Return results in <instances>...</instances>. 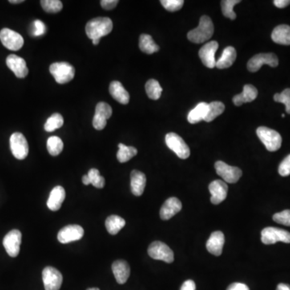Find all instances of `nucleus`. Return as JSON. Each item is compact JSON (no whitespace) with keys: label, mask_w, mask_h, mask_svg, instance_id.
Listing matches in <instances>:
<instances>
[{"label":"nucleus","mask_w":290,"mask_h":290,"mask_svg":"<svg viewBox=\"0 0 290 290\" xmlns=\"http://www.w3.org/2000/svg\"><path fill=\"white\" fill-rule=\"evenodd\" d=\"M0 41L5 47L13 51L20 50L25 43L24 38L21 34L9 29H3L1 30Z\"/></svg>","instance_id":"9d476101"},{"label":"nucleus","mask_w":290,"mask_h":290,"mask_svg":"<svg viewBox=\"0 0 290 290\" xmlns=\"http://www.w3.org/2000/svg\"><path fill=\"white\" fill-rule=\"evenodd\" d=\"M276 290H290V285L284 283H280L276 287Z\"/></svg>","instance_id":"8fccbe9b"},{"label":"nucleus","mask_w":290,"mask_h":290,"mask_svg":"<svg viewBox=\"0 0 290 290\" xmlns=\"http://www.w3.org/2000/svg\"><path fill=\"white\" fill-rule=\"evenodd\" d=\"M279 64L277 57L274 53H259L251 57L247 62V70L250 72L258 71L263 65H268L271 67H276Z\"/></svg>","instance_id":"1a4fd4ad"},{"label":"nucleus","mask_w":290,"mask_h":290,"mask_svg":"<svg viewBox=\"0 0 290 290\" xmlns=\"http://www.w3.org/2000/svg\"><path fill=\"white\" fill-rule=\"evenodd\" d=\"M109 91L113 98L121 104L125 105L128 103L130 100V95L120 82L118 81L111 82L109 87Z\"/></svg>","instance_id":"b1692460"},{"label":"nucleus","mask_w":290,"mask_h":290,"mask_svg":"<svg viewBox=\"0 0 290 290\" xmlns=\"http://www.w3.org/2000/svg\"><path fill=\"white\" fill-rule=\"evenodd\" d=\"M126 224L124 219L118 215H110L106 220V230L110 235H117Z\"/></svg>","instance_id":"cd10ccee"},{"label":"nucleus","mask_w":290,"mask_h":290,"mask_svg":"<svg viewBox=\"0 0 290 290\" xmlns=\"http://www.w3.org/2000/svg\"><path fill=\"white\" fill-rule=\"evenodd\" d=\"M237 57V53L235 48L229 46L223 50L220 58L216 62V67L219 69H227L231 67L235 62Z\"/></svg>","instance_id":"a878e982"},{"label":"nucleus","mask_w":290,"mask_h":290,"mask_svg":"<svg viewBox=\"0 0 290 290\" xmlns=\"http://www.w3.org/2000/svg\"><path fill=\"white\" fill-rule=\"evenodd\" d=\"M82 182H83V184L86 185V186H88V185L90 184V178H89L88 175H84V176L82 177Z\"/></svg>","instance_id":"3c124183"},{"label":"nucleus","mask_w":290,"mask_h":290,"mask_svg":"<svg viewBox=\"0 0 290 290\" xmlns=\"http://www.w3.org/2000/svg\"><path fill=\"white\" fill-rule=\"evenodd\" d=\"M64 123V119L62 114L55 113L49 117L45 124V130L47 132H52L57 129L62 127Z\"/></svg>","instance_id":"72a5a7b5"},{"label":"nucleus","mask_w":290,"mask_h":290,"mask_svg":"<svg viewBox=\"0 0 290 290\" xmlns=\"http://www.w3.org/2000/svg\"><path fill=\"white\" fill-rule=\"evenodd\" d=\"M84 230L79 225H68L59 231L57 239L60 243H69L82 239Z\"/></svg>","instance_id":"2eb2a0df"},{"label":"nucleus","mask_w":290,"mask_h":290,"mask_svg":"<svg viewBox=\"0 0 290 290\" xmlns=\"http://www.w3.org/2000/svg\"><path fill=\"white\" fill-rule=\"evenodd\" d=\"M258 95L257 89L252 85H245L243 86V92L235 95L233 98L234 104L235 106H241L243 103L252 102Z\"/></svg>","instance_id":"5701e85b"},{"label":"nucleus","mask_w":290,"mask_h":290,"mask_svg":"<svg viewBox=\"0 0 290 290\" xmlns=\"http://www.w3.org/2000/svg\"><path fill=\"white\" fill-rule=\"evenodd\" d=\"M196 289V285L194 283V280H187L183 283L180 290H195Z\"/></svg>","instance_id":"de8ad7c7"},{"label":"nucleus","mask_w":290,"mask_h":290,"mask_svg":"<svg viewBox=\"0 0 290 290\" xmlns=\"http://www.w3.org/2000/svg\"><path fill=\"white\" fill-rule=\"evenodd\" d=\"M10 147L13 156L17 159L24 160L28 157L29 143L22 133L15 132L11 135Z\"/></svg>","instance_id":"6e6552de"},{"label":"nucleus","mask_w":290,"mask_h":290,"mask_svg":"<svg viewBox=\"0 0 290 290\" xmlns=\"http://www.w3.org/2000/svg\"><path fill=\"white\" fill-rule=\"evenodd\" d=\"M274 222L290 227V210H285L280 213H276L272 216Z\"/></svg>","instance_id":"a19ab883"},{"label":"nucleus","mask_w":290,"mask_h":290,"mask_svg":"<svg viewBox=\"0 0 290 290\" xmlns=\"http://www.w3.org/2000/svg\"><path fill=\"white\" fill-rule=\"evenodd\" d=\"M111 268L116 281L120 284H125L130 276V266L127 262L123 259L116 260L113 263Z\"/></svg>","instance_id":"412c9836"},{"label":"nucleus","mask_w":290,"mask_h":290,"mask_svg":"<svg viewBox=\"0 0 290 290\" xmlns=\"http://www.w3.org/2000/svg\"><path fill=\"white\" fill-rule=\"evenodd\" d=\"M209 190L211 194V202L218 205L227 198L228 186L223 181L215 180L209 185Z\"/></svg>","instance_id":"f3484780"},{"label":"nucleus","mask_w":290,"mask_h":290,"mask_svg":"<svg viewBox=\"0 0 290 290\" xmlns=\"http://www.w3.org/2000/svg\"><path fill=\"white\" fill-rule=\"evenodd\" d=\"M207 110H208V103L204 102L198 103L189 113L188 117H187L189 123L194 124V123H198L202 120H204L207 116Z\"/></svg>","instance_id":"bb28decb"},{"label":"nucleus","mask_w":290,"mask_h":290,"mask_svg":"<svg viewBox=\"0 0 290 290\" xmlns=\"http://www.w3.org/2000/svg\"><path fill=\"white\" fill-rule=\"evenodd\" d=\"M145 90L149 98L153 100H158L162 96V86L157 80H149L145 85Z\"/></svg>","instance_id":"7c9ffc66"},{"label":"nucleus","mask_w":290,"mask_h":290,"mask_svg":"<svg viewBox=\"0 0 290 290\" xmlns=\"http://www.w3.org/2000/svg\"><path fill=\"white\" fill-rule=\"evenodd\" d=\"M113 23L107 17H97L89 21L86 25V33L90 39L100 40L112 31Z\"/></svg>","instance_id":"f257e3e1"},{"label":"nucleus","mask_w":290,"mask_h":290,"mask_svg":"<svg viewBox=\"0 0 290 290\" xmlns=\"http://www.w3.org/2000/svg\"><path fill=\"white\" fill-rule=\"evenodd\" d=\"M56 82L59 84H66L70 82L75 75V69L74 66L67 62H56L52 64L49 67Z\"/></svg>","instance_id":"20e7f679"},{"label":"nucleus","mask_w":290,"mask_h":290,"mask_svg":"<svg viewBox=\"0 0 290 290\" xmlns=\"http://www.w3.org/2000/svg\"><path fill=\"white\" fill-rule=\"evenodd\" d=\"M225 237L222 231H217L213 232L207 240V249L210 253L219 256L223 252Z\"/></svg>","instance_id":"6ab92c4d"},{"label":"nucleus","mask_w":290,"mask_h":290,"mask_svg":"<svg viewBox=\"0 0 290 290\" xmlns=\"http://www.w3.org/2000/svg\"><path fill=\"white\" fill-rule=\"evenodd\" d=\"M225 110V106L223 102H212L208 104V110H207V116L205 118L204 121L209 123L214 120L215 118L223 114Z\"/></svg>","instance_id":"2f4dec72"},{"label":"nucleus","mask_w":290,"mask_h":290,"mask_svg":"<svg viewBox=\"0 0 290 290\" xmlns=\"http://www.w3.org/2000/svg\"><path fill=\"white\" fill-rule=\"evenodd\" d=\"M227 290H250L248 286L243 283H232L228 286Z\"/></svg>","instance_id":"49530a36"},{"label":"nucleus","mask_w":290,"mask_h":290,"mask_svg":"<svg viewBox=\"0 0 290 290\" xmlns=\"http://www.w3.org/2000/svg\"><path fill=\"white\" fill-rule=\"evenodd\" d=\"M106 122H107V119L98 115V114H94V118H93V126L96 130L104 129L106 127Z\"/></svg>","instance_id":"c03bdc74"},{"label":"nucleus","mask_w":290,"mask_h":290,"mask_svg":"<svg viewBox=\"0 0 290 290\" xmlns=\"http://www.w3.org/2000/svg\"><path fill=\"white\" fill-rule=\"evenodd\" d=\"M162 6L169 12H177L180 10L184 5L183 0H162Z\"/></svg>","instance_id":"ea45409f"},{"label":"nucleus","mask_w":290,"mask_h":290,"mask_svg":"<svg viewBox=\"0 0 290 290\" xmlns=\"http://www.w3.org/2000/svg\"><path fill=\"white\" fill-rule=\"evenodd\" d=\"M139 49L143 53L147 54H153L159 51V46L154 42L151 36L148 34H142L139 37Z\"/></svg>","instance_id":"c85d7f7f"},{"label":"nucleus","mask_w":290,"mask_h":290,"mask_svg":"<svg viewBox=\"0 0 290 290\" xmlns=\"http://www.w3.org/2000/svg\"><path fill=\"white\" fill-rule=\"evenodd\" d=\"M66 198L65 189L61 186H57L52 190L48 199L47 206L49 210L53 211H59L62 203Z\"/></svg>","instance_id":"aec40b11"},{"label":"nucleus","mask_w":290,"mask_h":290,"mask_svg":"<svg viewBox=\"0 0 290 290\" xmlns=\"http://www.w3.org/2000/svg\"><path fill=\"white\" fill-rule=\"evenodd\" d=\"M7 66L14 73L17 78H24L29 74L26 62L22 57L15 54H11L7 58Z\"/></svg>","instance_id":"dca6fc26"},{"label":"nucleus","mask_w":290,"mask_h":290,"mask_svg":"<svg viewBox=\"0 0 290 290\" xmlns=\"http://www.w3.org/2000/svg\"><path fill=\"white\" fill-rule=\"evenodd\" d=\"M272 40L279 45H290V26L279 25L272 33Z\"/></svg>","instance_id":"393cba45"},{"label":"nucleus","mask_w":290,"mask_h":290,"mask_svg":"<svg viewBox=\"0 0 290 290\" xmlns=\"http://www.w3.org/2000/svg\"><path fill=\"white\" fill-rule=\"evenodd\" d=\"M146 176L142 172L133 170L131 174V192L135 196H141L146 186Z\"/></svg>","instance_id":"4be33fe9"},{"label":"nucleus","mask_w":290,"mask_h":290,"mask_svg":"<svg viewBox=\"0 0 290 290\" xmlns=\"http://www.w3.org/2000/svg\"><path fill=\"white\" fill-rule=\"evenodd\" d=\"M217 174L227 183H236L242 176V170L235 166H228L225 162H217L215 164Z\"/></svg>","instance_id":"9b49d317"},{"label":"nucleus","mask_w":290,"mask_h":290,"mask_svg":"<svg viewBox=\"0 0 290 290\" xmlns=\"http://www.w3.org/2000/svg\"><path fill=\"white\" fill-rule=\"evenodd\" d=\"M284 116H285V114H282L281 117H283V118H284Z\"/></svg>","instance_id":"6e6d98bb"},{"label":"nucleus","mask_w":290,"mask_h":290,"mask_svg":"<svg viewBox=\"0 0 290 290\" xmlns=\"http://www.w3.org/2000/svg\"><path fill=\"white\" fill-rule=\"evenodd\" d=\"M137 150L131 146H126L123 143H119V151L117 153V159L120 163L128 162L131 158L136 156Z\"/></svg>","instance_id":"c756f323"},{"label":"nucleus","mask_w":290,"mask_h":290,"mask_svg":"<svg viewBox=\"0 0 290 290\" xmlns=\"http://www.w3.org/2000/svg\"><path fill=\"white\" fill-rule=\"evenodd\" d=\"M148 253L153 259L162 260L168 264H170L174 260V251L163 242L155 241L152 243L148 249Z\"/></svg>","instance_id":"0eeeda50"},{"label":"nucleus","mask_w":290,"mask_h":290,"mask_svg":"<svg viewBox=\"0 0 290 290\" xmlns=\"http://www.w3.org/2000/svg\"><path fill=\"white\" fill-rule=\"evenodd\" d=\"M89 178H90V184H92L96 188L102 189L105 186V179L101 176L99 171L96 169H91L88 172Z\"/></svg>","instance_id":"e433bc0d"},{"label":"nucleus","mask_w":290,"mask_h":290,"mask_svg":"<svg viewBox=\"0 0 290 290\" xmlns=\"http://www.w3.org/2000/svg\"><path fill=\"white\" fill-rule=\"evenodd\" d=\"M9 2H10L11 4H21V3H23L24 1H23V0H10Z\"/></svg>","instance_id":"603ef678"},{"label":"nucleus","mask_w":290,"mask_h":290,"mask_svg":"<svg viewBox=\"0 0 290 290\" xmlns=\"http://www.w3.org/2000/svg\"><path fill=\"white\" fill-rule=\"evenodd\" d=\"M86 290H100V289H99V288H88V289H86Z\"/></svg>","instance_id":"5fc2aeb1"},{"label":"nucleus","mask_w":290,"mask_h":290,"mask_svg":"<svg viewBox=\"0 0 290 290\" xmlns=\"http://www.w3.org/2000/svg\"><path fill=\"white\" fill-rule=\"evenodd\" d=\"M98 43H99V40H93V44H94V45H98Z\"/></svg>","instance_id":"864d4df0"},{"label":"nucleus","mask_w":290,"mask_h":290,"mask_svg":"<svg viewBox=\"0 0 290 290\" xmlns=\"http://www.w3.org/2000/svg\"><path fill=\"white\" fill-rule=\"evenodd\" d=\"M214 25L210 17L202 16L196 29L189 32L187 37L191 42L201 44L211 39L214 34Z\"/></svg>","instance_id":"f03ea898"},{"label":"nucleus","mask_w":290,"mask_h":290,"mask_svg":"<svg viewBox=\"0 0 290 290\" xmlns=\"http://www.w3.org/2000/svg\"><path fill=\"white\" fill-rule=\"evenodd\" d=\"M219 48V44L215 41H211L203 45L198 52L199 57L205 66L210 69L216 67L215 53Z\"/></svg>","instance_id":"4468645a"},{"label":"nucleus","mask_w":290,"mask_h":290,"mask_svg":"<svg viewBox=\"0 0 290 290\" xmlns=\"http://www.w3.org/2000/svg\"><path fill=\"white\" fill-rule=\"evenodd\" d=\"M21 240H22V234L19 230H13L7 234L4 239V246L7 252L12 257H17L20 253V247H21Z\"/></svg>","instance_id":"ddd939ff"},{"label":"nucleus","mask_w":290,"mask_h":290,"mask_svg":"<svg viewBox=\"0 0 290 290\" xmlns=\"http://www.w3.org/2000/svg\"><path fill=\"white\" fill-rule=\"evenodd\" d=\"M239 0H223L221 2L222 5V11L225 17L235 20L236 18V14L234 12V7L237 4H239Z\"/></svg>","instance_id":"f704fd0d"},{"label":"nucleus","mask_w":290,"mask_h":290,"mask_svg":"<svg viewBox=\"0 0 290 290\" xmlns=\"http://www.w3.org/2000/svg\"><path fill=\"white\" fill-rule=\"evenodd\" d=\"M274 101L281 102L285 106L286 113L290 114V89H285L280 94H276L273 97Z\"/></svg>","instance_id":"4c0bfd02"},{"label":"nucleus","mask_w":290,"mask_h":290,"mask_svg":"<svg viewBox=\"0 0 290 290\" xmlns=\"http://www.w3.org/2000/svg\"><path fill=\"white\" fill-rule=\"evenodd\" d=\"M256 134L268 151L276 152L280 150L282 138L277 131L268 127H259L256 130Z\"/></svg>","instance_id":"7ed1b4c3"},{"label":"nucleus","mask_w":290,"mask_h":290,"mask_svg":"<svg viewBox=\"0 0 290 290\" xmlns=\"http://www.w3.org/2000/svg\"><path fill=\"white\" fill-rule=\"evenodd\" d=\"M95 114L103 117L106 119H108L112 114V109H111V106L106 102H98L95 107Z\"/></svg>","instance_id":"58836bf2"},{"label":"nucleus","mask_w":290,"mask_h":290,"mask_svg":"<svg viewBox=\"0 0 290 290\" xmlns=\"http://www.w3.org/2000/svg\"><path fill=\"white\" fill-rule=\"evenodd\" d=\"M166 143L168 148L174 152L181 159H187L190 157V148L184 139L176 133H168L166 136Z\"/></svg>","instance_id":"423d86ee"},{"label":"nucleus","mask_w":290,"mask_h":290,"mask_svg":"<svg viewBox=\"0 0 290 290\" xmlns=\"http://www.w3.org/2000/svg\"><path fill=\"white\" fill-rule=\"evenodd\" d=\"M261 241L266 245L277 242L290 243V232L277 227H266L261 231Z\"/></svg>","instance_id":"39448f33"},{"label":"nucleus","mask_w":290,"mask_h":290,"mask_svg":"<svg viewBox=\"0 0 290 290\" xmlns=\"http://www.w3.org/2000/svg\"><path fill=\"white\" fill-rule=\"evenodd\" d=\"M45 290H59L63 281L61 272L53 267H46L42 272Z\"/></svg>","instance_id":"f8f14e48"},{"label":"nucleus","mask_w":290,"mask_h":290,"mask_svg":"<svg viewBox=\"0 0 290 290\" xmlns=\"http://www.w3.org/2000/svg\"><path fill=\"white\" fill-rule=\"evenodd\" d=\"M278 172L282 177H287L290 175V154L282 161L278 168Z\"/></svg>","instance_id":"79ce46f5"},{"label":"nucleus","mask_w":290,"mask_h":290,"mask_svg":"<svg viewBox=\"0 0 290 290\" xmlns=\"http://www.w3.org/2000/svg\"><path fill=\"white\" fill-rule=\"evenodd\" d=\"M101 6L105 10H112L119 4L118 0H102Z\"/></svg>","instance_id":"a18cd8bd"},{"label":"nucleus","mask_w":290,"mask_h":290,"mask_svg":"<svg viewBox=\"0 0 290 290\" xmlns=\"http://www.w3.org/2000/svg\"><path fill=\"white\" fill-rule=\"evenodd\" d=\"M46 33V27L45 24L41 21H35L33 22V31L32 34L34 37H39L44 35Z\"/></svg>","instance_id":"37998d69"},{"label":"nucleus","mask_w":290,"mask_h":290,"mask_svg":"<svg viewBox=\"0 0 290 290\" xmlns=\"http://www.w3.org/2000/svg\"><path fill=\"white\" fill-rule=\"evenodd\" d=\"M41 5L44 10L48 13H57L63 8L62 1L60 0H42Z\"/></svg>","instance_id":"c9c22d12"},{"label":"nucleus","mask_w":290,"mask_h":290,"mask_svg":"<svg viewBox=\"0 0 290 290\" xmlns=\"http://www.w3.org/2000/svg\"><path fill=\"white\" fill-rule=\"evenodd\" d=\"M182 208V204L181 201L175 197H172L168 198L164 203L160 211V216L163 220H169L172 217L180 212Z\"/></svg>","instance_id":"a211bd4d"},{"label":"nucleus","mask_w":290,"mask_h":290,"mask_svg":"<svg viewBox=\"0 0 290 290\" xmlns=\"http://www.w3.org/2000/svg\"><path fill=\"white\" fill-rule=\"evenodd\" d=\"M64 144L59 137H49L47 141V149L50 155L56 157L59 155L63 150Z\"/></svg>","instance_id":"473e14b6"},{"label":"nucleus","mask_w":290,"mask_h":290,"mask_svg":"<svg viewBox=\"0 0 290 290\" xmlns=\"http://www.w3.org/2000/svg\"><path fill=\"white\" fill-rule=\"evenodd\" d=\"M273 4L278 9H284L290 5V0H274Z\"/></svg>","instance_id":"09e8293b"}]
</instances>
